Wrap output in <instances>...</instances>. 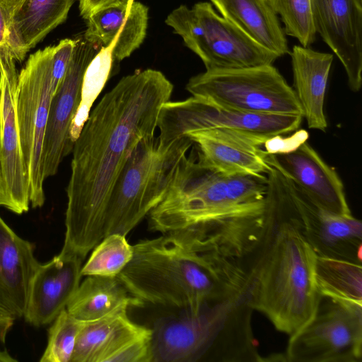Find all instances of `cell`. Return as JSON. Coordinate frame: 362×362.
Instances as JSON below:
<instances>
[{
    "label": "cell",
    "instance_id": "1",
    "mask_svg": "<svg viewBox=\"0 0 362 362\" xmlns=\"http://www.w3.org/2000/svg\"><path fill=\"white\" fill-rule=\"evenodd\" d=\"M173 83L147 69L122 77L100 100L74 141L62 251L84 259L104 238L113 187L137 144L155 136Z\"/></svg>",
    "mask_w": 362,
    "mask_h": 362
},
{
    "label": "cell",
    "instance_id": "21",
    "mask_svg": "<svg viewBox=\"0 0 362 362\" xmlns=\"http://www.w3.org/2000/svg\"><path fill=\"white\" fill-rule=\"evenodd\" d=\"M293 90L310 129L325 132V98L332 54L295 45L290 52Z\"/></svg>",
    "mask_w": 362,
    "mask_h": 362
},
{
    "label": "cell",
    "instance_id": "8",
    "mask_svg": "<svg viewBox=\"0 0 362 362\" xmlns=\"http://www.w3.org/2000/svg\"><path fill=\"white\" fill-rule=\"evenodd\" d=\"M186 89L194 96L241 112L303 117L293 88L273 64L206 70L190 78Z\"/></svg>",
    "mask_w": 362,
    "mask_h": 362
},
{
    "label": "cell",
    "instance_id": "26",
    "mask_svg": "<svg viewBox=\"0 0 362 362\" xmlns=\"http://www.w3.org/2000/svg\"><path fill=\"white\" fill-rule=\"evenodd\" d=\"M315 279L319 293L362 305V264L317 255Z\"/></svg>",
    "mask_w": 362,
    "mask_h": 362
},
{
    "label": "cell",
    "instance_id": "18",
    "mask_svg": "<svg viewBox=\"0 0 362 362\" xmlns=\"http://www.w3.org/2000/svg\"><path fill=\"white\" fill-rule=\"evenodd\" d=\"M194 143L199 158L226 175H267L272 168L262 148L267 139L233 130L211 129L187 135Z\"/></svg>",
    "mask_w": 362,
    "mask_h": 362
},
{
    "label": "cell",
    "instance_id": "22",
    "mask_svg": "<svg viewBox=\"0 0 362 362\" xmlns=\"http://www.w3.org/2000/svg\"><path fill=\"white\" fill-rule=\"evenodd\" d=\"M127 309L121 308L98 320L85 322L71 362H106L124 345L152 332V329L132 321Z\"/></svg>",
    "mask_w": 362,
    "mask_h": 362
},
{
    "label": "cell",
    "instance_id": "4",
    "mask_svg": "<svg viewBox=\"0 0 362 362\" xmlns=\"http://www.w3.org/2000/svg\"><path fill=\"white\" fill-rule=\"evenodd\" d=\"M267 175H226L205 165L194 150L180 161L163 199L148 214L162 233L232 216L264 200Z\"/></svg>",
    "mask_w": 362,
    "mask_h": 362
},
{
    "label": "cell",
    "instance_id": "37",
    "mask_svg": "<svg viewBox=\"0 0 362 362\" xmlns=\"http://www.w3.org/2000/svg\"><path fill=\"white\" fill-rule=\"evenodd\" d=\"M16 359L13 358L7 351H0V362H16Z\"/></svg>",
    "mask_w": 362,
    "mask_h": 362
},
{
    "label": "cell",
    "instance_id": "16",
    "mask_svg": "<svg viewBox=\"0 0 362 362\" xmlns=\"http://www.w3.org/2000/svg\"><path fill=\"white\" fill-rule=\"evenodd\" d=\"M265 158L320 207L337 214L352 215L339 176L307 141L290 152H266Z\"/></svg>",
    "mask_w": 362,
    "mask_h": 362
},
{
    "label": "cell",
    "instance_id": "28",
    "mask_svg": "<svg viewBox=\"0 0 362 362\" xmlns=\"http://www.w3.org/2000/svg\"><path fill=\"white\" fill-rule=\"evenodd\" d=\"M81 268L82 276H117L131 261L134 249L125 235L112 233L105 236L93 250Z\"/></svg>",
    "mask_w": 362,
    "mask_h": 362
},
{
    "label": "cell",
    "instance_id": "35",
    "mask_svg": "<svg viewBox=\"0 0 362 362\" xmlns=\"http://www.w3.org/2000/svg\"><path fill=\"white\" fill-rule=\"evenodd\" d=\"M81 16L86 20L89 16L100 8L117 0H78Z\"/></svg>",
    "mask_w": 362,
    "mask_h": 362
},
{
    "label": "cell",
    "instance_id": "23",
    "mask_svg": "<svg viewBox=\"0 0 362 362\" xmlns=\"http://www.w3.org/2000/svg\"><path fill=\"white\" fill-rule=\"evenodd\" d=\"M76 0H20L9 27L8 45L14 60L27 53L67 18Z\"/></svg>",
    "mask_w": 362,
    "mask_h": 362
},
{
    "label": "cell",
    "instance_id": "36",
    "mask_svg": "<svg viewBox=\"0 0 362 362\" xmlns=\"http://www.w3.org/2000/svg\"><path fill=\"white\" fill-rule=\"evenodd\" d=\"M16 319L0 308V341L5 342L6 337L12 327Z\"/></svg>",
    "mask_w": 362,
    "mask_h": 362
},
{
    "label": "cell",
    "instance_id": "9",
    "mask_svg": "<svg viewBox=\"0 0 362 362\" xmlns=\"http://www.w3.org/2000/svg\"><path fill=\"white\" fill-rule=\"evenodd\" d=\"M54 45L31 54L18 76L16 117L33 208L45 202L42 150L50 101Z\"/></svg>",
    "mask_w": 362,
    "mask_h": 362
},
{
    "label": "cell",
    "instance_id": "29",
    "mask_svg": "<svg viewBox=\"0 0 362 362\" xmlns=\"http://www.w3.org/2000/svg\"><path fill=\"white\" fill-rule=\"evenodd\" d=\"M85 322L63 310L52 321L40 362H71L78 334Z\"/></svg>",
    "mask_w": 362,
    "mask_h": 362
},
{
    "label": "cell",
    "instance_id": "11",
    "mask_svg": "<svg viewBox=\"0 0 362 362\" xmlns=\"http://www.w3.org/2000/svg\"><path fill=\"white\" fill-rule=\"evenodd\" d=\"M302 119L300 115L241 112L192 95L163 105L158 137L162 144H168L192 132L223 129L267 140L296 131Z\"/></svg>",
    "mask_w": 362,
    "mask_h": 362
},
{
    "label": "cell",
    "instance_id": "15",
    "mask_svg": "<svg viewBox=\"0 0 362 362\" xmlns=\"http://www.w3.org/2000/svg\"><path fill=\"white\" fill-rule=\"evenodd\" d=\"M317 34L341 62L349 88L362 85L361 0H311Z\"/></svg>",
    "mask_w": 362,
    "mask_h": 362
},
{
    "label": "cell",
    "instance_id": "33",
    "mask_svg": "<svg viewBox=\"0 0 362 362\" xmlns=\"http://www.w3.org/2000/svg\"><path fill=\"white\" fill-rule=\"evenodd\" d=\"M308 137V132L300 130L287 138L282 137V135L270 138L264 142L263 146L268 153H287L307 141Z\"/></svg>",
    "mask_w": 362,
    "mask_h": 362
},
{
    "label": "cell",
    "instance_id": "5",
    "mask_svg": "<svg viewBox=\"0 0 362 362\" xmlns=\"http://www.w3.org/2000/svg\"><path fill=\"white\" fill-rule=\"evenodd\" d=\"M249 296L180 310L158 319L152 328V362H194L220 343L230 362L263 361L251 327Z\"/></svg>",
    "mask_w": 362,
    "mask_h": 362
},
{
    "label": "cell",
    "instance_id": "14",
    "mask_svg": "<svg viewBox=\"0 0 362 362\" xmlns=\"http://www.w3.org/2000/svg\"><path fill=\"white\" fill-rule=\"evenodd\" d=\"M99 47L84 37L76 39L66 73L52 96L44 137V177L57 174L59 165L73 149L71 127L81 102L85 71Z\"/></svg>",
    "mask_w": 362,
    "mask_h": 362
},
{
    "label": "cell",
    "instance_id": "32",
    "mask_svg": "<svg viewBox=\"0 0 362 362\" xmlns=\"http://www.w3.org/2000/svg\"><path fill=\"white\" fill-rule=\"evenodd\" d=\"M75 44L76 39L66 38L54 45L51 81L52 96L66 73Z\"/></svg>",
    "mask_w": 362,
    "mask_h": 362
},
{
    "label": "cell",
    "instance_id": "20",
    "mask_svg": "<svg viewBox=\"0 0 362 362\" xmlns=\"http://www.w3.org/2000/svg\"><path fill=\"white\" fill-rule=\"evenodd\" d=\"M40 264L33 243L18 235L0 216V308L15 319L25 314Z\"/></svg>",
    "mask_w": 362,
    "mask_h": 362
},
{
    "label": "cell",
    "instance_id": "19",
    "mask_svg": "<svg viewBox=\"0 0 362 362\" xmlns=\"http://www.w3.org/2000/svg\"><path fill=\"white\" fill-rule=\"evenodd\" d=\"M148 13V7L141 2L117 0L89 16L83 37L100 48L112 43L113 62H120L144 42Z\"/></svg>",
    "mask_w": 362,
    "mask_h": 362
},
{
    "label": "cell",
    "instance_id": "30",
    "mask_svg": "<svg viewBox=\"0 0 362 362\" xmlns=\"http://www.w3.org/2000/svg\"><path fill=\"white\" fill-rule=\"evenodd\" d=\"M284 25L286 35L296 38L308 47L316 39L311 0H269Z\"/></svg>",
    "mask_w": 362,
    "mask_h": 362
},
{
    "label": "cell",
    "instance_id": "39",
    "mask_svg": "<svg viewBox=\"0 0 362 362\" xmlns=\"http://www.w3.org/2000/svg\"><path fill=\"white\" fill-rule=\"evenodd\" d=\"M129 3H132L134 1V0H127Z\"/></svg>",
    "mask_w": 362,
    "mask_h": 362
},
{
    "label": "cell",
    "instance_id": "3",
    "mask_svg": "<svg viewBox=\"0 0 362 362\" xmlns=\"http://www.w3.org/2000/svg\"><path fill=\"white\" fill-rule=\"evenodd\" d=\"M265 198L272 223L250 267L249 304L291 336L310 320L316 308L317 255L286 216L270 183Z\"/></svg>",
    "mask_w": 362,
    "mask_h": 362
},
{
    "label": "cell",
    "instance_id": "13",
    "mask_svg": "<svg viewBox=\"0 0 362 362\" xmlns=\"http://www.w3.org/2000/svg\"><path fill=\"white\" fill-rule=\"evenodd\" d=\"M8 46L0 48L1 139L0 206L16 214L29 210L30 190L16 117L18 72Z\"/></svg>",
    "mask_w": 362,
    "mask_h": 362
},
{
    "label": "cell",
    "instance_id": "27",
    "mask_svg": "<svg viewBox=\"0 0 362 362\" xmlns=\"http://www.w3.org/2000/svg\"><path fill=\"white\" fill-rule=\"evenodd\" d=\"M112 49V43L107 47H101L85 71L80 105L71 127V138L74 143L89 116L94 101L110 76L113 62Z\"/></svg>",
    "mask_w": 362,
    "mask_h": 362
},
{
    "label": "cell",
    "instance_id": "38",
    "mask_svg": "<svg viewBox=\"0 0 362 362\" xmlns=\"http://www.w3.org/2000/svg\"><path fill=\"white\" fill-rule=\"evenodd\" d=\"M1 98V88H0V147H1V129H2ZM0 174H1V160H0Z\"/></svg>",
    "mask_w": 362,
    "mask_h": 362
},
{
    "label": "cell",
    "instance_id": "25",
    "mask_svg": "<svg viewBox=\"0 0 362 362\" xmlns=\"http://www.w3.org/2000/svg\"><path fill=\"white\" fill-rule=\"evenodd\" d=\"M144 305L128 291L117 276H87L80 283L66 309L75 318L89 322L121 308Z\"/></svg>",
    "mask_w": 362,
    "mask_h": 362
},
{
    "label": "cell",
    "instance_id": "10",
    "mask_svg": "<svg viewBox=\"0 0 362 362\" xmlns=\"http://www.w3.org/2000/svg\"><path fill=\"white\" fill-rule=\"evenodd\" d=\"M288 362H361L362 305L319 293L310 320L290 336Z\"/></svg>",
    "mask_w": 362,
    "mask_h": 362
},
{
    "label": "cell",
    "instance_id": "34",
    "mask_svg": "<svg viewBox=\"0 0 362 362\" xmlns=\"http://www.w3.org/2000/svg\"><path fill=\"white\" fill-rule=\"evenodd\" d=\"M20 0H0V48L8 46L9 27Z\"/></svg>",
    "mask_w": 362,
    "mask_h": 362
},
{
    "label": "cell",
    "instance_id": "12",
    "mask_svg": "<svg viewBox=\"0 0 362 362\" xmlns=\"http://www.w3.org/2000/svg\"><path fill=\"white\" fill-rule=\"evenodd\" d=\"M274 182L284 213L317 255L362 264L360 220L320 207L279 173Z\"/></svg>",
    "mask_w": 362,
    "mask_h": 362
},
{
    "label": "cell",
    "instance_id": "31",
    "mask_svg": "<svg viewBox=\"0 0 362 362\" xmlns=\"http://www.w3.org/2000/svg\"><path fill=\"white\" fill-rule=\"evenodd\" d=\"M152 332L139 337L110 355L106 362H152Z\"/></svg>",
    "mask_w": 362,
    "mask_h": 362
},
{
    "label": "cell",
    "instance_id": "24",
    "mask_svg": "<svg viewBox=\"0 0 362 362\" xmlns=\"http://www.w3.org/2000/svg\"><path fill=\"white\" fill-rule=\"evenodd\" d=\"M225 19L279 57L290 54L286 34L269 0H210Z\"/></svg>",
    "mask_w": 362,
    "mask_h": 362
},
{
    "label": "cell",
    "instance_id": "6",
    "mask_svg": "<svg viewBox=\"0 0 362 362\" xmlns=\"http://www.w3.org/2000/svg\"><path fill=\"white\" fill-rule=\"evenodd\" d=\"M192 144L187 136L168 144L155 136L137 144L109 199L105 237L112 233L127 236L148 216L164 197L180 161Z\"/></svg>",
    "mask_w": 362,
    "mask_h": 362
},
{
    "label": "cell",
    "instance_id": "2",
    "mask_svg": "<svg viewBox=\"0 0 362 362\" xmlns=\"http://www.w3.org/2000/svg\"><path fill=\"white\" fill-rule=\"evenodd\" d=\"M133 249L117 277L145 304L196 313L249 293V264L223 255L196 228L140 240Z\"/></svg>",
    "mask_w": 362,
    "mask_h": 362
},
{
    "label": "cell",
    "instance_id": "17",
    "mask_svg": "<svg viewBox=\"0 0 362 362\" xmlns=\"http://www.w3.org/2000/svg\"><path fill=\"white\" fill-rule=\"evenodd\" d=\"M83 259L61 251L40 264L32 279L23 317L35 327L49 325L64 309L82 277Z\"/></svg>",
    "mask_w": 362,
    "mask_h": 362
},
{
    "label": "cell",
    "instance_id": "7",
    "mask_svg": "<svg viewBox=\"0 0 362 362\" xmlns=\"http://www.w3.org/2000/svg\"><path fill=\"white\" fill-rule=\"evenodd\" d=\"M165 23L202 59L206 70L269 65L279 58L219 16L209 2H198L191 9L181 5Z\"/></svg>",
    "mask_w": 362,
    "mask_h": 362
}]
</instances>
